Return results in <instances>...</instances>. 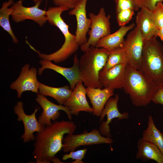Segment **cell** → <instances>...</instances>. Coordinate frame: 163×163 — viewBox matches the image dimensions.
Returning a JSON list of instances; mask_svg holds the SVG:
<instances>
[{"mask_svg": "<svg viewBox=\"0 0 163 163\" xmlns=\"http://www.w3.org/2000/svg\"><path fill=\"white\" fill-rule=\"evenodd\" d=\"M157 35L163 42V27L158 29Z\"/></svg>", "mask_w": 163, "mask_h": 163, "instance_id": "cell-33", "label": "cell"}, {"mask_svg": "<svg viewBox=\"0 0 163 163\" xmlns=\"http://www.w3.org/2000/svg\"><path fill=\"white\" fill-rule=\"evenodd\" d=\"M127 64H120L108 70H101L99 74V79L102 87L114 91L123 88Z\"/></svg>", "mask_w": 163, "mask_h": 163, "instance_id": "cell-16", "label": "cell"}, {"mask_svg": "<svg viewBox=\"0 0 163 163\" xmlns=\"http://www.w3.org/2000/svg\"><path fill=\"white\" fill-rule=\"evenodd\" d=\"M35 100L43 110L38 120L41 124L46 126L51 125L52 123L51 120L54 121L59 117L60 110L65 112L68 119L72 120V116L67 107L55 104L48 100L46 96L39 94L37 95Z\"/></svg>", "mask_w": 163, "mask_h": 163, "instance_id": "cell-14", "label": "cell"}, {"mask_svg": "<svg viewBox=\"0 0 163 163\" xmlns=\"http://www.w3.org/2000/svg\"><path fill=\"white\" fill-rule=\"evenodd\" d=\"M39 109L36 108L31 114H27L24 110L23 103L21 101H18L13 108L17 120L22 121L24 124V132L21 138L24 142L34 141L35 138L34 133L41 132L46 126L39 123L36 118V113Z\"/></svg>", "mask_w": 163, "mask_h": 163, "instance_id": "cell-9", "label": "cell"}, {"mask_svg": "<svg viewBox=\"0 0 163 163\" xmlns=\"http://www.w3.org/2000/svg\"><path fill=\"white\" fill-rule=\"evenodd\" d=\"M154 24L159 29L163 27V4L162 2L158 3L152 11Z\"/></svg>", "mask_w": 163, "mask_h": 163, "instance_id": "cell-27", "label": "cell"}, {"mask_svg": "<svg viewBox=\"0 0 163 163\" xmlns=\"http://www.w3.org/2000/svg\"><path fill=\"white\" fill-rule=\"evenodd\" d=\"M82 83L80 81L76 84L69 98L63 104L68 107L72 115L77 116L81 111L93 113V109L87 101L86 88Z\"/></svg>", "mask_w": 163, "mask_h": 163, "instance_id": "cell-17", "label": "cell"}, {"mask_svg": "<svg viewBox=\"0 0 163 163\" xmlns=\"http://www.w3.org/2000/svg\"><path fill=\"white\" fill-rule=\"evenodd\" d=\"M86 90L92 105L93 115L100 117L107 101L114 95V90L91 87H87Z\"/></svg>", "mask_w": 163, "mask_h": 163, "instance_id": "cell-19", "label": "cell"}, {"mask_svg": "<svg viewBox=\"0 0 163 163\" xmlns=\"http://www.w3.org/2000/svg\"><path fill=\"white\" fill-rule=\"evenodd\" d=\"M142 138L154 144L163 154V133L156 127L151 115L148 117L147 126L143 132Z\"/></svg>", "mask_w": 163, "mask_h": 163, "instance_id": "cell-23", "label": "cell"}, {"mask_svg": "<svg viewBox=\"0 0 163 163\" xmlns=\"http://www.w3.org/2000/svg\"><path fill=\"white\" fill-rule=\"evenodd\" d=\"M37 69L30 68L28 63L22 67L18 77L10 86L11 89L17 91L18 98H21L22 93L27 91L39 93V82L37 78Z\"/></svg>", "mask_w": 163, "mask_h": 163, "instance_id": "cell-11", "label": "cell"}, {"mask_svg": "<svg viewBox=\"0 0 163 163\" xmlns=\"http://www.w3.org/2000/svg\"><path fill=\"white\" fill-rule=\"evenodd\" d=\"M118 94L113 97L110 98L106 103L100 116L99 123L102 121L99 127V130L103 136L111 137L110 129L109 124L112 120L118 118V120L127 119L129 117L128 112L120 113L118 109L117 104L119 99Z\"/></svg>", "mask_w": 163, "mask_h": 163, "instance_id": "cell-12", "label": "cell"}, {"mask_svg": "<svg viewBox=\"0 0 163 163\" xmlns=\"http://www.w3.org/2000/svg\"><path fill=\"white\" fill-rule=\"evenodd\" d=\"M36 4V3L38 2H42V0H32Z\"/></svg>", "mask_w": 163, "mask_h": 163, "instance_id": "cell-34", "label": "cell"}, {"mask_svg": "<svg viewBox=\"0 0 163 163\" xmlns=\"http://www.w3.org/2000/svg\"><path fill=\"white\" fill-rule=\"evenodd\" d=\"M79 62L77 55L75 54L73 66L69 68L59 66L53 63L51 61L41 59L39 63L41 66L38 69V74L41 75L43 71L49 69L52 70L63 76L68 81L71 89L73 90L76 84L82 81L79 73Z\"/></svg>", "mask_w": 163, "mask_h": 163, "instance_id": "cell-15", "label": "cell"}, {"mask_svg": "<svg viewBox=\"0 0 163 163\" xmlns=\"http://www.w3.org/2000/svg\"><path fill=\"white\" fill-rule=\"evenodd\" d=\"M72 91L70 87L67 85L54 87L39 83L38 94L51 97L61 105H63L67 101Z\"/></svg>", "mask_w": 163, "mask_h": 163, "instance_id": "cell-22", "label": "cell"}, {"mask_svg": "<svg viewBox=\"0 0 163 163\" xmlns=\"http://www.w3.org/2000/svg\"><path fill=\"white\" fill-rule=\"evenodd\" d=\"M76 125L72 121H55L37 133L33 155L36 163H50L62 149L65 134L74 133Z\"/></svg>", "mask_w": 163, "mask_h": 163, "instance_id": "cell-1", "label": "cell"}, {"mask_svg": "<svg viewBox=\"0 0 163 163\" xmlns=\"http://www.w3.org/2000/svg\"><path fill=\"white\" fill-rule=\"evenodd\" d=\"M127 63V59L126 53L121 46L109 50L106 63L102 70L106 71L119 64Z\"/></svg>", "mask_w": 163, "mask_h": 163, "instance_id": "cell-25", "label": "cell"}, {"mask_svg": "<svg viewBox=\"0 0 163 163\" xmlns=\"http://www.w3.org/2000/svg\"><path fill=\"white\" fill-rule=\"evenodd\" d=\"M136 27L141 32L144 40L158 37V29L155 26L152 11L142 7L137 13L136 18Z\"/></svg>", "mask_w": 163, "mask_h": 163, "instance_id": "cell-18", "label": "cell"}, {"mask_svg": "<svg viewBox=\"0 0 163 163\" xmlns=\"http://www.w3.org/2000/svg\"><path fill=\"white\" fill-rule=\"evenodd\" d=\"M78 0H52L56 6H63L69 9H72L75 6Z\"/></svg>", "mask_w": 163, "mask_h": 163, "instance_id": "cell-31", "label": "cell"}, {"mask_svg": "<svg viewBox=\"0 0 163 163\" xmlns=\"http://www.w3.org/2000/svg\"><path fill=\"white\" fill-rule=\"evenodd\" d=\"M87 0H78L74 7L69 11L70 15H75L77 22L75 32L76 41L79 46L85 43L88 40L87 34L91 24L90 18L86 15V6Z\"/></svg>", "mask_w": 163, "mask_h": 163, "instance_id": "cell-13", "label": "cell"}, {"mask_svg": "<svg viewBox=\"0 0 163 163\" xmlns=\"http://www.w3.org/2000/svg\"><path fill=\"white\" fill-rule=\"evenodd\" d=\"M144 41L141 31L136 26L120 46L126 53L128 64L138 70L141 62Z\"/></svg>", "mask_w": 163, "mask_h": 163, "instance_id": "cell-8", "label": "cell"}, {"mask_svg": "<svg viewBox=\"0 0 163 163\" xmlns=\"http://www.w3.org/2000/svg\"><path fill=\"white\" fill-rule=\"evenodd\" d=\"M152 101L163 105V85L158 86L153 95Z\"/></svg>", "mask_w": 163, "mask_h": 163, "instance_id": "cell-32", "label": "cell"}, {"mask_svg": "<svg viewBox=\"0 0 163 163\" xmlns=\"http://www.w3.org/2000/svg\"><path fill=\"white\" fill-rule=\"evenodd\" d=\"M14 3L13 0H8L2 4L0 9V26L10 34L13 43L17 44L18 43V40L12 30L9 20V17L11 14L13 9L11 7H8Z\"/></svg>", "mask_w": 163, "mask_h": 163, "instance_id": "cell-24", "label": "cell"}, {"mask_svg": "<svg viewBox=\"0 0 163 163\" xmlns=\"http://www.w3.org/2000/svg\"><path fill=\"white\" fill-rule=\"evenodd\" d=\"M23 2L22 0H20L11 6L13 11L11 16L15 22L18 23L29 19L42 27L47 21L46 11L39 8L41 2H38L33 6L27 7L23 6Z\"/></svg>", "mask_w": 163, "mask_h": 163, "instance_id": "cell-10", "label": "cell"}, {"mask_svg": "<svg viewBox=\"0 0 163 163\" xmlns=\"http://www.w3.org/2000/svg\"><path fill=\"white\" fill-rule=\"evenodd\" d=\"M134 11L130 9L120 11L116 13V18L119 26L125 25L131 20L134 14Z\"/></svg>", "mask_w": 163, "mask_h": 163, "instance_id": "cell-28", "label": "cell"}, {"mask_svg": "<svg viewBox=\"0 0 163 163\" xmlns=\"http://www.w3.org/2000/svg\"><path fill=\"white\" fill-rule=\"evenodd\" d=\"M138 7L140 9L145 7L153 11L156 5L159 2H162L163 0H135Z\"/></svg>", "mask_w": 163, "mask_h": 163, "instance_id": "cell-30", "label": "cell"}, {"mask_svg": "<svg viewBox=\"0 0 163 163\" xmlns=\"http://www.w3.org/2000/svg\"><path fill=\"white\" fill-rule=\"evenodd\" d=\"M109 50L90 46L81 57L79 73L85 86L102 88L99 81V74L107 61Z\"/></svg>", "mask_w": 163, "mask_h": 163, "instance_id": "cell-4", "label": "cell"}, {"mask_svg": "<svg viewBox=\"0 0 163 163\" xmlns=\"http://www.w3.org/2000/svg\"><path fill=\"white\" fill-rule=\"evenodd\" d=\"M89 16L91 20V29L88 33L89 37L85 43L80 46L84 52L90 46L95 47L100 40L111 34V16L107 15L104 8H101L97 14L91 12Z\"/></svg>", "mask_w": 163, "mask_h": 163, "instance_id": "cell-6", "label": "cell"}, {"mask_svg": "<svg viewBox=\"0 0 163 163\" xmlns=\"http://www.w3.org/2000/svg\"><path fill=\"white\" fill-rule=\"evenodd\" d=\"M157 87L138 70L127 64L123 88L134 105L143 107L149 104Z\"/></svg>", "mask_w": 163, "mask_h": 163, "instance_id": "cell-5", "label": "cell"}, {"mask_svg": "<svg viewBox=\"0 0 163 163\" xmlns=\"http://www.w3.org/2000/svg\"><path fill=\"white\" fill-rule=\"evenodd\" d=\"M135 24L133 23L128 26H122L115 32L104 37L97 42L95 47L112 50L121 46L124 37L128 31L133 29Z\"/></svg>", "mask_w": 163, "mask_h": 163, "instance_id": "cell-21", "label": "cell"}, {"mask_svg": "<svg viewBox=\"0 0 163 163\" xmlns=\"http://www.w3.org/2000/svg\"><path fill=\"white\" fill-rule=\"evenodd\" d=\"M69 9L66 7L56 6L49 7L46 11L49 23L58 28L64 37L65 41L59 50L50 54L42 53L33 47L32 50L37 53L41 59L60 63L67 59L78 50L79 46L76 41L75 35L69 32V25L61 16L63 12Z\"/></svg>", "mask_w": 163, "mask_h": 163, "instance_id": "cell-2", "label": "cell"}, {"mask_svg": "<svg viewBox=\"0 0 163 163\" xmlns=\"http://www.w3.org/2000/svg\"><path fill=\"white\" fill-rule=\"evenodd\" d=\"M137 147L136 159L143 161L153 160L158 163H163V154L153 143L141 138L137 142Z\"/></svg>", "mask_w": 163, "mask_h": 163, "instance_id": "cell-20", "label": "cell"}, {"mask_svg": "<svg viewBox=\"0 0 163 163\" xmlns=\"http://www.w3.org/2000/svg\"><path fill=\"white\" fill-rule=\"evenodd\" d=\"M116 5V13L120 11L130 9L134 11L140 8L138 6L135 0H114Z\"/></svg>", "mask_w": 163, "mask_h": 163, "instance_id": "cell-26", "label": "cell"}, {"mask_svg": "<svg viewBox=\"0 0 163 163\" xmlns=\"http://www.w3.org/2000/svg\"><path fill=\"white\" fill-rule=\"evenodd\" d=\"M63 141L62 149L65 153L74 151L81 146L102 143L109 144L111 145L113 142L111 137L103 136L99 130L96 129L89 132L85 131L80 134H68L63 138Z\"/></svg>", "mask_w": 163, "mask_h": 163, "instance_id": "cell-7", "label": "cell"}, {"mask_svg": "<svg viewBox=\"0 0 163 163\" xmlns=\"http://www.w3.org/2000/svg\"><path fill=\"white\" fill-rule=\"evenodd\" d=\"M154 37L144 41L138 70L157 86L163 85V45Z\"/></svg>", "mask_w": 163, "mask_h": 163, "instance_id": "cell-3", "label": "cell"}, {"mask_svg": "<svg viewBox=\"0 0 163 163\" xmlns=\"http://www.w3.org/2000/svg\"><path fill=\"white\" fill-rule=\"evenodd\" d=\"M88 149L85 148L76 151L70 152L69 154H64L62 155V159L66 160L69 158L75 160L72 163H84L82 159L85 158Z\"/></svg>", "mask_w": 163, "mask_h": 163, "instance_id": "cell-29", "label": "cell"}]
</instances>
